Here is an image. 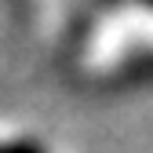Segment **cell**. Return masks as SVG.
<instances>
[{
  "label": "cell",
  "instance_id": "7a4b0ae2",
  "mask_svg": "<svg viewBox=\"0 0 153 153\" xmlns=\"http://www.w3.org/2000/svg\"><path fill=\"white\" fill-rule=\"evenodd\" d=\"M0 153H62V149L36 128L0 120Z\"/></svg>",
  "mask_w": 153,
  "mask_h": 153
},
{
  "label": "cell",
  "instance_id": "6da1fadb",
  "mask_svg": "<svg viewBox=\"0 0 153 153\" xmlns=\"http://www.w3.org/2000/svg\"><path fill=\"white\" fill-rule=\"evenodd\" d=\"M33 36L59 69L84 88L153 80V4L29 7Z\"/></svg>",
  "mask_w": 153,
  "mask_h": 153
}]
</instances>
